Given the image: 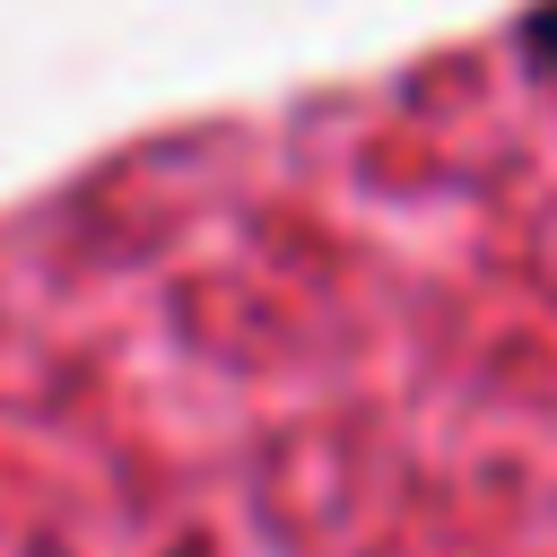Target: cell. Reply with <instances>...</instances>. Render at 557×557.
Segmentation results:
<instances>
[{"instance_id": "1", "label": "cell", "mask_w": 557, "mask_h": 557, "mask_svg": "<svg viewBox=\"0 0 557 557\" xmlns=\"http://www.w3.org/2000/svg\"><path fill=\"white\" fill-rule=\"evenodd\" d=\"M270 557H557V0L305 157Z\"/></svg>"}]
</instances>
